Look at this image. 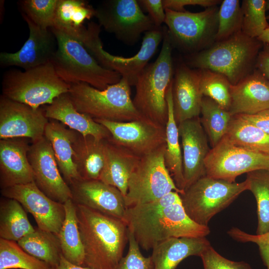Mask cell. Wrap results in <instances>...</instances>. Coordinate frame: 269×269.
<instances>
[{
  "instance_id": "cell-35",
  "label": "cell",
  "mask_w": 269,
  "mask_h": 269,
  "mask_svg": "<svg viewBox=\"0 0 269 269\" xmlns=\"http://www.w3.org/2000/svg\"><path fill=\"white\" fill-rule=\"evenodd\" d=\"M200 114L201 124L213 147L225 136L233 116L216 102L205 96Z\"/></svg>"
},
{
  "instance_id": "cell-27",
  "label": "cell",
  "mask_w": 269,
  "mask_h": 269,
  "mask_svg": "<svg viewBox=\"0 0 269 269\" xmlns=\"http://www.w3.org/2000/svg\"><path fill=\"white\" fill-rule=\"evenodd\" d=\"M77 132L52 120L47 124L44 136L51 143L61 174L69 185L82 179L74 163L72 143Z\"/></svg>"
},
{
  "instance_id": "cell-32",
  "label": "cell",
  "mask_w": 269,
  "mask_h": 269,
  "mask_svg": "<svg viewBox=\"0 0 269 269\" xmlns=\"http://www.w3.org/2000/svg\"><path fill=\"white\" fill-rule=\"evenodd\" d=\"M35 230L28 220L25 210L19 202L11 198H1L0 238L17 242Z\"/></svg>"
},
{
  "instance_id": "cell-47",
  "label": "cell",
  "mask_w": 269,
  "mask_h": 269,
  "mask_svg": "<svg viewBox=\"0 0 269 269\" xmlns=\"http://www.w3.org/2000/svg\"><path fill=\"white\" fill-rule=\"evenodd\" d=\"M238 116L269 134V109L254 115Z\"/></svg>"
},
{
  "instance_id": "cell-48",
  "label": "cell",
  "mask_w": 269,
  "mask_h": 269,
  "mask_svg": "<svg viewBox=\"0 0 269 269\" xmlns=\"http://www.w3.org/2000/svg\"><path fill=\"white\" fill-rule=\"evenodd\" d=\"M255 69L269 80V44L263 43L257 57Z\"/></svg>"
},
{
  "instance_id": "cell-25",
  "label": "cell",
  "mask_w": 269,
  "mask_h": 269,
  "mask_svg": "<svg viewBox=\"0 0 269 269\" xmlns=\"http://www.w3.org/2000/svg\"><path fill=\"white\" fill-rule=\"evenodd\" d=\"M141 157L114 142L105 141V158L99 180L117 188L126 196L129 178Z\"/></svg>"
},
{
  "instance_id": "cell-4",
  "label": "cell",
  "mask_w": 269,
  "mask_h": 269,
  "mask_svg": "<svg viewBox=\"0 0 269 269\" xmlns=\"http://www.w3.org/2000/svg\"><path fill=\"white\" fill-rule=\"evenodd\" d=\"M172 48L165 27L158 57L143 69L134 85L135 108L144 118L164 127L168 116L166 94L174 75Z\"/></svg>"
},
{
  "instance_id": "cell-19",
  "label": "cell",
  "mask_w": 269,
  "mask_h": 269,
  "mask_svg": "<svg viewBox=\"0 0 269 269\" xmlns=\"http://www.w3.org/2000/svg\"><path fill=\"white\" fill-rule=\"evenodd\" d=\"M178 129L182 148L185 190L206 175L205 160L210 148L199 117L182 122L178 125Z\"/></svg>"
},
{
  "instance_id": "cell-36",
  "label": "cell",
  "mask_w": 269,
  "mask_h": 269,
  "mask_svg": "<svg viewBox=\"0 0 269 269\" xmlns=\"http://www.w3.org/2000/svg\"><path fill=\"white\" fill-rule=\"evenodd\" d=\"M249 190L255 196L257 205V235L269 232V171L259 170L247 173Z\"/></svg>"
},
{
  "instance_id": "cell-13",
  "label": "cell",
  "mask_w": 269,
  "mask_h": 269,
  "mask_svg": "<svg viewBox=\"0 0 269 269\" xmlns=\"http://www.w3.org/2000/svg\"><path fill=\"white\" fill-rule=\"evenodd\" d=\"M205 166L207 176L235 182L242 174L259 170L269 171V153L235 145L224 136L210 149Z\"/></svg>"
},
{
  "instance_id": "cell-37",
  "label": "cell",
  "mask_w": 269,
  "mask_h": 269,
  "mask_svg": "<svg viewBox=\"0 0 269 269\" xmlns=\"http://www.w3.org/2000/svg\"><path fill=\"white\" fill-rule=\"evenodd\" d=\"M0 269H53L24 251L16 242L0 238Z\"/></svg>"
},
{
  "instance_id": "cell-3",
  "label": "cell",
  "mask_w": 269,
  "mask_h": 269,
  "mask_svg": "<svg viewBox=\"0 0 269 269\" xmlns=\"http://www.w3.org/2000/svg\"><path fill=\"white\" fill-rule=\"evenodd\" d=\"M263 43L242 31L209 48L188 55L187 65L197 69H207L224 75L235 85L255 69Z\"/></svg>"
},
{
  "instance_id": "cell-43",
  "label": "cell",
  "mask_w": 269,
  "mask_h": 269,
  "mask_svg": "<svg viewBox=\"0 0 269 269\" xmlns=\"http://www.w3.org/2000/svg\"><path fill=\"white\" fill-rule=\"evenodd\" d=\"M200 257L203 269H253L246 262L233 261L224 257L211 245L203 252Z\"/></svg>"
},
{
  "instance_id": "cell-22",
  "label": "cell",
  "mask_w": 269,
  "mask_h": 269,
  "mask_svg": "<svg viewBox=\"0 0 269 269\" xmlns=\"http://www.w3.org/2000/svg\"><path fill=\"white\" fill-rule=\"evenodd\" d=\"M30 145L23 137L0 139V187L1 189L34 181L28 158Z\"/></svg>"
},
{
  "instance_id": "cell-7",
  "label": "cell",
  "mask_w": 269,
  "mask_h": 269,
  "mask_svg": "<svg viewBox=\"0 0 269 269\" xmlns=\"http://www.w3.org/2000/svg\"><path fill=\"white\" fill-rule=\"evenodd\" d=\"M70 86L58 76L52 64L49 62L24 71L12 69L5 72L2 95L37 109L68 93Z\"/></svg>"
},
{
  "instance_id": "cell-20",
  "label": "cell",
  "mask_w": 269,
  "mask_h": 269,
  "mask_svg": "<svg viewBox=\"0 0 269 269\" xmlns=\"http://www.w3.org/2000/svg\"><path fill=\"white\" fill-rule=\"evenodd\" d=\"M69 186L76 204L124 220L127 208L125 197L116 187L99 179H83L74 181Z\"/></svg>"
},
{
  "instance_id": "cell-44",
  "label": "cell",
  "mask_w": 269,
  "mask_h": 269,
  "mask_svg": "<svg viewBox=\"0 0 269 269\" xmlns=\"http://www.w3.org/2000/svg\"><path fill=\"white\" fill-rule=\"evenodd\" d=\"M227 233L238 242H252L257 244L263 264L267 269H269V232L263 235H252L237 227H233Z\"/></svg>"
},
{
  "instance_id": "cell-8",
  "label": "cell",
  "mask_w": 269,
  "mask_h": 269,
  "mask_svg": "<svg viewBox=\"0 0 269 269\" xmlns=\"http://www.w3.org/2000/svg\"><path fill=\"white\" fill-rule=\"evenodd\" d=\"M249 190L247 179L230 182L205 175L180 195L189 217L195 223L208 226L212 218L229 206L243 192Z\"/></svg>"
},
{
  "instance_id": "cell-50",
  "label": "cell",
  "mask_w": 269,
  "mask_h": 269,
  "mask_svg": "<svg viewBox=\"0 0 269 269\" xmlns=\"http://www.w3.org/2000/svg\"><path fill=\"white\" fill-rule=\"evenodd\" d=\"M258 39L264 43L269 44V26L265 30Z\"/></svg>"
},
{
  "instance_id": "cell-10",
  "label": "cell",
  "mask_w": 269,
  "mask_h": 269,
  "mask_svg": "<svg viewBox=\"0 0 269 269\" xmlns=\"http://www.w3.org/2000/svg\"><path fill=\"white\" fill-rule=\"evenodd\" d=\"M101 27L99 24L89 22L82 43L102 66L119 73L131 86H134L139 74L163 40L165 26L144 33L139 51L131 57L114 55L105 51L100 37Z\"/></svg>"
},
{
  "instance_id": "cell-49",
  "label": "cell",
  "mask_w": 269,
  "mask_h": 269,
  "mask_svg": "<svg viewBox=\"0 0 269 269\" xmlns=\"http://www.w3.org/2000/svg\"><path fill=\"white\" fill-rule=\"evenodd\" d=\"M53 269H94L92 268L73 264L67 261L63 255L61 257L59 264Z\"/></svg>"
},
{
  "instance_id": "cell-17",
  "label": "cell",
  "mask_w": 269,
  "mask_h": 269,
  "mask_svg": "<svg viewBox=\"0 0 269 269\" xmlns=\"http://www.w3.org/2000/svg\"><path fill=\"white\" fill-rule=\"evenodd\" d=\"M49 122L44 110L8 99L0 98V139L16 137L32 142L44 136Z\"/></svg>"
},
{
  "instance_id": "cell-12",
  "label": "cell",
  "mask_w": 269,
  "mask_h": 269,
  "mask_svg": "<svg viewBox=\"0 0 269 269\" xmlns=\"http://www.w3.org/2000/svg\"><path fill=\"white\" fill-rule=\"evenodd\" d=\"M99 24L125 44L133 45L142 33L156 27L136 0H108L94 8Z\"/></svg>"
},
{
  "instance_id": "cell-46",
  "label": "cell",
  "mask_w": 269,
  "mask_h": 269,
  "mask_svg": "<svg viewBox=\"0 0 269 269\" xmlns=\"http://www.w3.org/2000/svg\"><path fill=\"white\" fill-rule=\"evenodd\" d=\"M222 1L220 0H162L164 9L177 12L187 11L184 8L186 5H198L206 8L217 6Z\"/></svg>"
},
{
  "instance_id": "cell-34",
  "label": "cell",
  "mask_w": 269,
  "mask_h": 269,
  "mask_svg": "<svg viewBox=\"0 0 269 269\" xmlns=\"http://www.w3.org/2000/svg\"><path fill=\"white\" fill-rule=\"evenodd\" d=\"M225 136L235 145L269 153V134L238 115L233 116Z\"/></svg>"
},
{
  "instance_id": "cell-41",
  "label": "cell",
  "mask_w": 269,
  "mask_h": 269,
  "mask_svg": "<svg viewBox=\"0 0 269 269\" xmlns=\"http://www.w3.org/2000/svg\"><path fill=\"white\" fill-rule=\"evenodd\" d=\"M59 0H22L19 1L21 14L44 28L53 26Z\"/></svg>"
},
{
  "instance_id": "cell-9",
  "label": "cell",
  "mask_w": 269,
  "mask_h": 269,
  "mask_svg": "<svg viewBox=\"0 0 269 269\" xmlns=\"http://www.w3.org/2000/svg\"><path fill=\"white\" fill-rule=\"evenodd\" d=\"M218 11L217 6L199 12L165 9L164 23L172 47L190 55L212 45L218 29Z\"/></svg>"
},
{
  "instance_id": "cell-16",
  "label": "cell",
  "mask_w": 269,
  "mask_h": 269,
  "mask_svg": "<svg viewBox=\"0 0 269 269\" xmlns=\"http://www.w3.org/2000/svg\"><path fill=\"white\" fill-rule=\"evenodd\" d=\"M2 197L17 200L34 218L38 228L58 235L65 217L64 204L53 200L32 182L2 189Z\"/></svg>"
},
{
  "instance_id": "cell-30",
  "label": "cell",
  "mask_w": 269,
  "mask_h": 269,
  "mask_svg": "<svg viewBox=\"0 0 269 269\" xmlns=\"http://www.w3.org/2000/svg\"><path fill=\"white\" fill-rule=\"evenodd\" d=\"M172 83L166 94L168 116L166 125L164 162L177 187L184 192L185 181L183 171L182 152L179 143L178 125L173 115Z\"/></svg>"
},
{
  "instance_id": "cell-45",
  "label": "cell",
  "mask_w": 269,
  "mask_h": 269,
  "mask_svg": "<svg viewBox=\"0 0 269 269\" xmlns=\"http://www.w3.org/2000/svg\"><path fill=\"white\" fill-rule=\"evenodd\" d=\"M141 7L147 13L155 26L161 27L165 22L166 14L162 0H137Z\"/></svg>"
},
{
  "instance_id": "cell-5",
  "label": "cell",
  "mask_w": 269,
  "mask_h": 269,
  "mask_svg": "<svg viewBox=\"0 0 269 269\" xmlns=\"http://www.w3.org/2000/svg\"><path fill=\"white\" fill-rule=\"evenodd\" d=\"M57 48L51 62L58 76L70 85L87 83L99 90L119 82L121 75L102 66L79 40L51 28Z\"/></svg>"
},
{
  "instance_id": "cell-1",
  "label": "cell",
  "mask_w": 269,
  "mask_h": 269,
  "mask_svg": "<svg viewBox=\"0 0 269 269\" xmlns=\"http://www.w3.org/2000/svg\"><path fill=\"white\" fill-rule=\"evenodd\" d=\"M123 221L143 250L152 249L170 238H206L208 226L199 225L187 215L180 194L171 191L148 203L128 207Z\"/></svg>"
},
{
  "instance_id": "cell-24",
  "label": "cell",
  "mask_w": 269,
  "mask_h": 269,
  "mask_svg": "<svg viewBox=\"0 0 269 269\" xmlns=\"http://www.w3.org/2000/svg\"><path fill=\"white\" fill-rule=\"evenodd\" d=\"M44 111L48 119L60 122L84 136L91 135L98 139H108L111 136L104 126L77 110L68 93L55 99L51 104L45 106Z\"/></svg>"
},
{
  "instance_id": "cell-21",
  "label": "cell",
  "mask_w": 269,
  "mask_h": 269,
  "mask_svg": "<svg viewBox=\"0 0 269 269\" xmlns=\"http://www.w3.org/2000/svg\"><path fill=\"white\" fill-rule=\"evenodd\" d=\"M174 76V75H173ZM200 71L181 63L176 67L172 83L173 115L176 124L199 117L203 95Z\"/></svg>"
},
{
  "instance_id": "cell-26",
  "label": "cell",
  "mask_w": 269,
  "mask_h": 269,
  "mask_svg": "<svg viewBox=\"0 0 269 269\" xmlns=\"http://www.w3.org/2000/svg\"><path fill=\"white\" fill-rule=\"evenodd\" d=\"M211 244L206 238H170L152 249L154 269H176L190 256L200 257Z\"/></svg>"
},
{
  "instance_id": "cell-18",
  "label": "cell",
  "mask_w": 269,
  "mask_h": 269,
  "mask_svg": "<svg viewBox=\"0 0 269 269\" xmlns=\"http://www.w3.org/2000/svg\"><path fill=\"white\" fill-rule=\"evenodd\" d=\"M22 16L28 25L29 36L18 51L0 53L2 67L14 66L24 70L34 68L50 62L57 50V40L50 28H42Z\"/></svg>"
},
{
  "instance_id": "cell-52",
  "label": "cell",
  "mask_w": 269,
  "mask_h": 269,
  "mask_svg": "<svg viewBox=\"0 0 269 269\" xmlns=\"http://www.w3.org/2000/svg\"><path fill=\"white\" fill-rule=\"evenodd\" d=\"M267 19H269V15H268V16L267 17Z\"/></svg>"
},
{
  "instance_id": "cell-39",
  "label": "cell",
  "mask_w": 269,
  "mask_h": 269,
  "mask_svg": "<svg viewBox=\"0 0 269 269\" xmlns=\"http://www.w3.org/2000/svg\"><path fill=\"white\" fill-rule=\"evenodd\" d=\"M215 42L226 39L242 31L243 14L238 0H224L218 11Z\"/></svg>"
},
{
  "instance_id": "cell-14",
  "label": "cell",
  "mask_w": 269,
  "mask_h": 269,
  "mask_svg": "<svg viewBox=\"0 0 269 269\" xmlns=\"http://www.w3.org/2000/svg\"><path fill=\"white\" fill-rule=\"evenodd\" d=\"M94 120L107 129L114 142L140 157L165 144V127L145 118L127 122Z\"/></svg>"
},
{
  "instance_id": "cell-42",
  "label": "cell",
  "mask_w": 269,
  "mask_h": 269,
  "mask_svg": "<svg viewBox=\"0 0 269 269\" xmlns=\"http://www.w3.org/2000/svg\"><path fill=\"white\" fill-rule=\"evenodd\" d=\"M127 254L121 259L116 269H154L151 256L145 257L143 256L139 246L129 230Z\"/></svg>"
},
{
  "instance_id": "cell-23",
  "label": "cell",
  "mask_w": 269,
  "mask_h": 269,
  "mask_svg": "<svg viewBox=\"0 0 269 269\" xmlns=\"http://www.w3.org/2000/svg\"><path fill=\"white\" fill-rule=\"evenodd\" d=\"M269 109V80L255 69L231 86L229 112L232 116L254 115Z\"/></svg>"
},
{
  "instance_id": "cell-29",
  "label": "cell",
  "mask_w": 269,
  "mask_h": 269,
  "mask_svg": "<svg viewBox=\"0 0 269 269\" xmlns=\"http://www.w3.org/2000/svg\"><path fill=\"white\" fill-rule=\"evenodd\" d=\"M94 8L85 0H59L51 28L82 42L87 31L83 23L94 16Z\"/></svg>"
},
{
  "instance_id": "cell-6",
  "label": "cell",
  "mask_w": 269,
  "mask_h": 269,
  "mask_svg": "<svg viewBox=\"0 0 269 269\" xmlns=\"http://www.w3.org/2000/svg\"><path fill=\"white\" fill-rule=\"evenodd\" d=\"M68 93L77 110L94 120L127 122L144 118L134 104L131 85L122 77L102 90L85 83L72 84Z\"/></svg>"
},
{
  "instance_id": "cell-51",
  "label": "cell",
  "mask_w": 269,
  "mask_h": 269,
  "mask_svg": "<svg viewBox=\"0 0 269 269\" xmlns=\"http://www.w3.org/2000/svg\"><path fill=\"white\" fill-rule=\"evenodd\" d=\"M266 10H269V0H266Z\"/></svg>"
},
{
  "instance_id": "cell-33",
  "label": "cell",
  "mask_w": 269,
  "mask_h": 269,
  "mask_svg": "<svg viewBox=\"0 0 269 269\" xmlns=\"http://www.w3.org/2000/svg\"><path fill=\"white\" fill-rule=\"evenodd\" d=\"M17 243L26 252L45 262L52 268L59 264L62 254L57 234L37 228Z\"/></svg>"
},
{
  "instance_id": "cell-2",
  "label": "cell",
  "mask_w": 269,
  "mask_h": 269,
  "mask_svg": "<svg viewBox=\"0 0 269 269\" xmlns=\"http://www.w3.org/2000/svg\"><path fill=\"white\" fill-rule=\"evenodd\" d=\"M85 260L82 266L116 269L128 242V227L122 220L76 204Z\"/></svg>"
},
{
  "instance_id": "cell-31",
  "label": "cell",
  "mask_w": 269,
  "mask_h": 269,
  "mask_svg": "<svg viewBox=\"0 0 269 269\" xmlns=\"http://www.w3.org/2000/svg\"><path fill=\"white\" fill-rule=\"evenodd\" d=\"M65 217L57 236L63 256L70 263L83 266L85 253L81 238L76 204L72 199L64 203Z\"/></svg>"
},
{
  "instance_id": "cell-40",
  "label": "cell",
  "mask_w": 269,
  "mask_h": 269,
  "mask_svg": "<svg viewBox=\"0 0 269 269\" xmlns=\"http://www.w3.org/2000/svg\"><path fill=\"white\" fill-rule=\"evenodd\" d=\"M265 0H244L242 32L247 36L258 38L269 26L266 16Z\"/></svg>"
},
{
  "instance_id": "cell-15",
  "label": "cell",
  "mask_w": 269,
  "mask_h": 269,
  "mask_svg": "<svg viewBox=\"0 0 269 269\" xmlns=\"http://www.w3.org/2000/svg\"><path fill=\"white\" fill-rule=\"evenodd\" d=\"M28 158L34 182L41 191L63 204L72 198L70 187L61 174L51 143L44 135L30 144Z\"/></svg>"
},
{
  "instance_id": "cell-11",
  "label": "cell",
  "mask_w": 269,
  "mask_h": 269,
  "mask_svg": "<svg viewBox=\"0 0 269 269\" xmlns=\"http://www.w3.org/2000/svg\"><path fill=\"white\" fill-rule=\"evenodd\" d=\"M165 144L140 157L128 181L127 208L152 202L171 191L184 193L177 187L165 166Z\"/></svg>"
},
{
  "instance_id": "cell-28",
  "label": "cell",
  "mask_w": 269,
  "mask_h": 269,
  "mask_svg": "<svg viewBox=\"0 0 269 269\" xmlns=\"http://www.w3.org/2000/svg\"><path fill=\"white\" fill-rule=\"evenodd\" d=\"M106 139L77 132L72 143L73 159L83 179H99L105 158Z\"/></svg>"
},
{
  "instance_id": "cell-38",
  "label": "cell",
  "mask_w": 269,
  "mask_h": 269,
  "mask_svg": "<svg viewBox=\"0 0 269 269\" xmlns=\"http://www.w3.org/2000/svg\"><path fill=\"white\" fill-rule=\"evenodd\" d=\"M199 70L200 88L203 96L212 99L229 111L232 84L227 77L212 70Z\"/></svg>"
}]
</instances>
